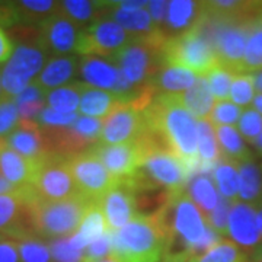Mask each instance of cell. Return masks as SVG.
I'll return each instance as SVG.
<instances>
[{
    "label": "cell",
    "instance_id": "1",
    "mask_svg": "<svg viewBox=\"0 0 262 262\" xmlns=\"http://www.w3.org/2000/svg\"><path fill=\"white\" fill-rule=\"evenodd\" d=\"M147 127L159 131L191 173L198 169L196 120L179 101V94H159L143 111Z\"/></svg>",
    "mask_w": 262,
    "mask_h": 262
},
{
    "label": "cell",
    "instance_id": "2",
    "mask_svg": "<svg viewBox=\"0 0 262 262\" xmlns=\"http://www.w3.org/2000/svg\"><path fill=\"white\" fill-rule=\"evenodd\" d=\"M156 219L165 232L166 241H178L188 246L191 262L223 239L207 225L206 217L188 195L187 189L172 192Z\"/></svg>",
    "mask_w": 262,
    "mask_h": 262
},
{
    "label": "cell",
    "instance_id": "3",
    "mask_svg": "<svg viewBox=\"0 0 262 262\" xmlns=\"http://www.w3.org/2000/svg\"><path fill=\"white\" fill-rule=\"evenodd\" d=\"M94 203L96 201H89L83 196L64 201H48L39 198L29 187L31 223L34 233L46 241L75 236Z\"/></svg>",
    "mask_w": 262,
    "mask_h": 262
},
{
    "label": "cell",
    "instance_id": "4",
    "mask_svg": "<svg viewBox=\"0 0 262 262\" xmlns=\"http://www.w3.org/2000/svg\"><path fill=\"white\" fill-rule=\"evenodd\" d=\"M113 253L125 262H160L166 236L156 215H137L120 230L110 232Z\"/></svg>",
    "mask_w": 262,
    "mask_h": 262
},
{
    "label": "cell",
    "instance_id": "5",
    "mask_svg": "<svg viewBox=\"0 0 262 262\" xmlns=\"http://www.w3.org/2000/svg\"><path fill=\"white\" fill-rule=\"evenodd\" d=\"M166 39L168 38L160 31L149 37L133 38L110 61L117 64L133 86L140 88L150 84L151 79L166 64L162 54V47Z\"/></svg>",
    "mask_w": 262,
    "mask_h": 262
},
{
    "label": "cell",
    "instance_id": "6",
    "mask_svg": "<svg viewBox=\"0 0 262 262\" xmlns=\"http://www.w3.org/2000/svg\"><path fill=\"white\" fill-rule=\"evenodd\" d=\"M191 170L172 151L151 150L144 155L139 170L127 179L133 188L165 189L169 192L184 191Z\"/></svg>",
    "mask_w": 262,
    "mask_h": 262
},
{
    "label": "cell",
    "instance_id": "7",
    "mask_svg": "<svg viewBox=\"0 0 262 262\" xmlns=\"http://www.w3.org/2000/svg\"><path fill=\"white\" fill-rule=\"evenodd\" d=\"M162 54L168 66L187 69L196 76H206L219 66L214 48L196 28L168 38L162 47Z\"/></svg>",
    "mask_w": 262,
    "mask_h": 262
},
{
    "label": "cell",
    "instance_id": "8",
    "mask_svg": "<svg viewBox=\"0 0 262 262\" xmlns=\"http://www.w3.org/2000/svg\"><path fill=\"white\" fill-rule=\"evenodd\" d=\"M48 58L50 56L38 42V37L34 41H24L15 46L13 54L2 70L5 96L15 99L34 83Z\"/></svg>",
    "mask_w": 262,
    "mask_h": 262
},
{
    "label": "cell",
    "instance_id": "9",
    "mask_svg": "<svg viewBox=\"0 0 262 262\" xmlns=\"http://www.w3.org/2000/svg\"><path fill=\"white\" fill-rule=\"evenodd\" d=\"M29 187L39 198L48 201H64L82 196L69 168L67 156L58 153H47L37 160V169Z\"/></svg>",
    "mask_w": 262,
    "mask_h": 262
},
{
    "label": "cell",
    "instance_id": "10",
    "mask_svg": "<svg viewBox=\"0 0 262 262\" xmlns=\"http://www.w3.org/2000/svg\"><path fill=\"white\" fill-rule=\"evenodd\" d=\"M69 168L80 195L89 201H99L120 181L106 170L92 150L67 156Z\"/></svg>",
    "mask_w": 262,
    "mask_h": 262
},
{
    "label": "cell",
    "instance_id": "11",
    "mask_svg": "<svg viewBox=\"0 0 262 262\" xmlns=\"http://www.w3.org/2000/svg\"><path fill=\"white\" fill-rule=\"evenodd\" d=\"M133 37L111 18L103 16L82 31L77 54L111 60L130 42Z\"/></svg>",
    "mask_w": 262,
    "mask_h": 262
},
{
    "label": "cell",
    "instance_id": "12",
    "mask_svg": "<svg viewBox=\"0 0 262 262\" xmlns=\"http://www.w3.org/2000/svg\"><path fill=\"white\" fill-rule=\"evenodd\" d=\"M147 131L144 113L130 103H124L103 120L99 143L122 144L137 141Z\"/></svg>",
    "mask_w": 262,
    "mask_h": 262
},
{
    "label": "cell",
    "instance_id": "13",
    "mask_svg": "<svg viewBox=\"0 0 262 262\" xmlns=\"http://www.w3.org/2000/svg\"><path fill=\"white\" fill-rule=\"evenodd\" d=\"M82 37V29L63 16L60 12L38 27V42L48 56H70L77 53Z\"/></svg>",
    "mask_w": 262,
    "mask_h": 262
},
{
    "label": "cell",
    "instance_id": "14",
    "mask_svg": "<svg viewBox=\"0 0 262 262\" xmlns=\"http://www.w3.org/2000/svg\"><path fill=\"white\" fill-rule=\"evenodd\" d=\"M0 233L10 239L34 233L31 223L29 187L18 188L13 192L0 195Z\"/></svg>",
    "mask_w": 262,
    "mask_h": 262
},
{
    "label": "cell",
    "instance_id": "15",
    "mask_svg": "<svg viewBox=\"0 0 262 262\" xmlns=\"http://www.w3.org/2000/svg\"><path fill=\"white\" fill-rule=\"evenodd\" d=\"M92 151L99 158L106 170L118 181L131 178L144 159V147L140 140L122 144H102L98 143Z\"/></svg>",
    "mask_w": 262,
    "mask_h": 262
},
{
    "label": "cell",
    "instance_id": "16",
    "mask_svg": "<svg viewBox=\"0 0 262 262\" xmlns=\"http://www.w3.org/2000/svg\"><path fill=\"white\" fill-rule=\"evenodd\" d=\"M227 236L248 256L262 248L258 215L252 204L236 200L232 206L227 223Z\"/></svg>",
    "mask_w": 262,
    "mask_h": 262
},
{
    "label": "cell",
    "instance_id": "17",
    "mask_svg": "<svg viewBox=\"0 0 262 262\" xmlns=\"http://www.w3.org/2000/svg\"><path fill=\"white\" fill-rule=\"evenodd\" d=\"M110 232L120 230L121 227L133 222L139 213L136 207L134 191L127 179L120 181L98 201Z\"/></svg>",
    "mask_w": 262,
    "mask_h": 262
},
{
    "label": "cell",
    "instance_id": "18",
    "mask_svg": "<svg viewBox=\"0 0 262 262\" xmlns=\"http://www.w3.org/2000/svg\"><path fill=\"white\" fill-rule=\"evenodd\" d=\"M77 72L82 79L80 82L110 92H115L122 75L113 61L94 56H80Z\"/></svg>",
    "mask_w": 262,
    "mask_h": 262
},
{
    "label": "cell",
    "instance_id": "19",
    "mask_svg": "<svg viewBox=\"0 0 262 262\" xmlns=\"http://www.w3.org/2000/svg\"><path fill=\"white\" fill-rule=\"evenodd\" d=\"M203 18V2L192 0H173L169 2L166 22L160 32L166 38L182 35L196 28Z\"/></svg>",
    "mask_w": 262,
    "mask_h": 262
},
{
    "label": "cell",
    "instance_id": "20",
    "mask_svg": "<svg viewBox=\"0 0 262 262\" xmlns=\"http://www.w3.org/2000/svg\"><path fill=\"white\" fill-rule=\"evenodd\" d=\"M5 143L20 156L37 162L48 153L44 134L37 122L20 120L16 130L5 139Z\"/></svg>",
    "mask_w": 262,
    "mask_h": 262
},
{
    "label": "cell",
    "instance_id": "21",
    "mask_svg": "<svg viewBox=\"0 0 262 262\" xmlns=\"http://www.w3.org/2000/svg\"><path fill=\"white\" fill-rule=\"evenodd\" d=\"M79 69V58L75 54L70 56H53L37 76L34 83L42 91H53L69 84L75 79Z\"/></svg>",
    "mask_w": 262,
    "mask_h": 262
},
{
    "label": "cell",
    "instance_id": "22",
    "mask_svg": "<svg viewBox=\"0 0 262 262\" xmlns=\"http://www.w3.org/2000/svg\"><path fill=\"white\" fill-rule=\"evenodd\" d=\"M37 169V162L20 156L2 141L0 144V175L15 188L29 187Z\"/></svg>",
    "mask_w": 262,
    "mask_h": 262
},
{
    "label": "cell",
    "instance_id": "23",
    "mask_svg": "<svg viewBox=\"0 0 262 262\" xmlns=\"http://www.w3.org/2000/svg\"><path fill=\"white\" fill-rule=\"evenodd\" d=\"M115 20L133 38L149 37L159 31L150 16L147 8L143 9H124L117 6L115 2H106V15Z\"/></svg>",
    "mask_w": 262,
    "mask_h": 262
},
{
    "label": "cell",
    "instance_id": "24",
    "mask_svg": "<svg viewBox=\"0 0 262 262\" xmlns=\"http://www.w3.org/2000/svg\"><path fill=\"white\" fill-rule=\"evenodd\" d=\"M124 103L125 102L117 94L86 84L80 98L79 114L91 118L105 120Z\"/></svg>",
    "mask_w": 262,
    "mask_h": 262
},
{
    "label": "cell",
    "instance_id": "25",
    "mask_svg": "<svg viewBox=\"0 0 262 262\" xmlns=\"http://www.w3.org/2000/svg\"><path fill=\"white\" fill-rule=\"evenodd\" d=\"M58 12L83 31L106 15V2L66 0L58 3Z\"/></svg>",
    "mask_w": 262,
    "mask_h": 262
},
{
    "label": "cell",
    "instance_id": "26",
    "mask_svg": "<svg viewBox=\"0 0 262 262\" xmlns=\"http://www.w3.org/2000/svg\"><path fill=\"white\" fill-rule=\"evenodd\" d=\"M198 76L182 67L165 64L150 82L156 95L182 94L195 83Z\"/></svg>",
    "mask_w": 262,
    "mask_h": 262
},
{
    "label": "cell",
    "instance_id": "27",
    "mask_svg": "<svg viewBox=\"0 0 262 262\" xmlns=\"http://www.w3.org/2000/svg\"><path fill=\"white\" fill-rule=\"evenodd\" d=\"M179 101L195 120H208L215 103L204 76H198L195 83L179 94Z\"/></svg>",
    "mask_w": 262,
    "mask_h": 262
},
{
    "label": "cell",
    "instance_id": "28",
    "mask_svg": "<svg viewBox=\"0 0 262 262\" xmlns=\"http://www.w3.org/2000/svg\"><path fill=\"white\" fill-rule=\"evenodd\" d=\"M58 3L53 0H20L12 2L16 25L38 28L42 22L58 12Z\"/></svg>",
    "mask_w": 262,
    "mask_h": 262
},
{
    "label": "cell",
    "instance_id": "29",
    "mask_svg": "<svg viewBox=\"0 0 262 262\" xmlns=\"http://www.w3.org/2000/svg\"><path fill=\"white\" fill-rule=\"evenodd\" d=\"M196 147H198V170L207 173L220 159L215 131L208 120H196Z\"/></svg>",
    "mask_w": 262,
    "mask_h": 262
},
{
    "label": "cell",
    "instance_id": "30",
    "mask_svg": "<svg viewBox=\"0 0 262 262\" xmlns=\"http://www.w3.org/2000/svg\"><path fill=\"white\" fill-rule=\"evenodd\" d=\"M239 170V195L237 200L248 204H256L262 200V170L251 159L237 163Z\"/></svg>",
    "mask_w": 262,
    "mask_h": 262
},
{
    "label": "cell",
    "instance_id": "31",
    "mask_svg": "<svg viewBox=\"0 0 262 262\" xmlns=\"http://www.w3.org/2000/svg\"><path fill=\"white\" fill-rule=\"evenodd\" d=\"M105 233H110L106 220L103 217V213L102 210H101V207H99V204L94 203L91 206V208L88 210L86 215H84L79 232L75 236H72L70 241H72V244L75 245L79 251L84 252V249H86L88 245Z\"/></svg>",
    "mask_w": 262,
    "mask_h": 262
},
{
    "label": "cell",
    "instance_id": "32",
    "mask_svg": "<svg viewBox=\"0 0 262 262\" xmlns=\"http://www.w3.org/2000/svg\"><path fill=\"white\" fill-rule=\"evenodd\" d=\"M214 131L222 158H226L236 163L251 159L249 149L246 147L244 137L241 136L239 130H236L232 125H215Z\"/></svg>",
    "mask_w": 262,
    "mask_h": 262
},
{
    "label": "cell",
    "instance_id": "33",
    "mask_svg": "<svg viewBox=\"0 0 262 262\" xmlns=\"http://www.w3.org/2000/svg\"><path fill=\"white\" fill-rule=\"evenodd\" d=\"M86 83L73 82L61 88L46 92V105L58 113L76 114L79 113L80 98L83 94Z\"/></svg>",
    "mask_w": 262,
    "mask_h": 262
},
{
    "label": "cell",
    "instance_id": "34",
    "mask_svg": "<svg viewBox=\"0 0 262 262\" xmlns=\"http://www.w3.org/2000/svg\"><path fill=\"white\" fill-rule=\"evenodd\" d=\"M188 195L195 203V206L201 210L204 217L214 210L220 198L214 187V182L208 177V173L196 175L188 185Z\"/></svg>",
    "mask_w": 262,
    "mask_h": 262
},
{
    "label": "cell",
    "instance_id": "35",
    "mask_svg": "<svg viewBox=\"0 0 262 262\" xmlns=\"http://www.w3.org/2000/svg\"><path fill=\"white\" fill-rule=\"evenodd\" d=\"M213 179L215 187L219 188L220 194L226 200L236 201L239 195V170L237 163L232 160L222 158L213 168Z\"/></svg>",
    "mask_w": 262,
    "mask_h": 262
},
{
    "label": "cell",
    "instance_id": "36",
    "mask_svg": "<svg viewBox=\"0 0 262 262\" xmlns=\"http://www.w3.org/2000/svg\"><path fill=\"white\" fill-rule=\"evenodd\" d=\"M259 70H262V9L256 13L249 25L242 73H255Z\"/></svg>",
    "mask_w": 262,
    "mask_h": 262
},
{
    "label": "cell",
    "instance_id": "37",
    "mask_svg": "<svg viewBox=\"0 0 262 262\" xmlns=\"http://www.w3.org/2000/svg\"><path fill=\"white\" fill-rule=\"evenodd\" d=\"M18 246L20 262H54L48 241L31 233L13 239Z\"/></svg>",
    "mask_w": 262,
    "mask_h": 262
},
{
    "label": "cell",
    "instance_id": "38",
    "mask_svg": "<svg viewBox=\"0 0 262 262\" xmlns=\"http://www.w3.org/2000/svg\"><path fill=\"white\" fill-rule=\"evenodd\" d=\"M18 105L20 120L37 122L38 115L47 106L46 105V91L38 88L37 84H29L28 88L15 98Z\"/></svg>",
    "mask_w": 262,
    "mask_h": 262
},
{
    "label": "cell",
    "instance_id": "39",
    "mask_svg": "<svg viewBox=\"0 0 262 262\" xmlns=\"http://www.w3.org/2000/svg\"><path fill=\"white\" fill-rule=\"evenodd\" d=\"M192 262H249V256L229 239H220L204 255Z\"/></svg>",
    "mask_w": 262,
    "mask_h": 262
},
{
    "label": "cell",
    "instance_id": "40",
    "mask_svg": "<svg viewBox=\"0 0 262 262\" xmlns=\"http://www.w3.org/2000/svg\"><path fill=\"white\" fill-rule=\"evenodd\" d=\"M207 84L208 89L213 95L217 102L220 101H229V95H230V86L233 82L234 73H232L230 70H227L222 66H215L214 69H211L206 76Z\"/></svg>",
    "mask_w": 262,
    "mask_h": 262
},
{
    "label": "cell",
    "instance_id": "41",
    "mask_svg": "<svg viewBox=\"0 0 262 262\" xmlns=\"http://www.w3.org/2000/svg\"><path fill=\"white\" fill-rule=\"evenodd\" d=\"M230 101L241 106L251 105L255 98V86H253L252 73H237L234 75L233 82L230 86Z\"/></svg>",
    "mask_w": 262,
    "mask_h": 262
},
{
    "label": "cell",
    "instance_id": "42",
    "mask_svg": "<svg viewBox=\"0 0 262 262\" xmlns=\"http://www.w3.org/2000/svg\"><path fill=\"white\" fill-rule=\"evenodd\" d=\"M20 122V114L15 99L3 98L0 101V140L10 136Z\"/></svg>",
    "mask_w": 262,
    "mask_h": 262
},
{
    "label": "cell",
    "instance_id": "43",
    "mask_svg": "<svg viewBox=\"0 0 262 262\" xmlns=\"http://www.w3.org/2000/svg\"><path fill=\"white\" fill-rule=\"evenodd\" d=\"M242 110L232 101H220L214 103V108L208 117V121L213 125H232L237 124Z\"/></svg>",
    "mask_w": 262,
    "mask_h": 262
},
{
    "label": "cell",
    "instance_id": "44",
    "mask_svg": "<svg viewBox=\"0 0 262 262\" xmlns=\"http://www.w3.org/2000/svg\"><path fill=\"white\" fill-rule=\"evenodd\" d=\"M102 124L103 120L79 115V118L70 127L73 128V131H75L79 137H82L84 141H88L89 144L95 146V144L99 143L101 131H102Z\"/></svg>",
    "mask_w": 262,
    "mask_h": 262
},
{
    "label": "cell",
    "instance_id": "45",
    "mask_svg": "<svg viewBox=\"0 0 262 262\" xmlns=\"http://www.w3.org/2000/svg\"><path fill=\"white\" fill-rule=\"evenodd\" d=\"M237 128L244 139L252 143L262 133V115L256 113L253 108H246L241 114V118L237 121Z\"/></svg>",
    "mask_w": 262,
    "mask_h": 262
},
{
    "label": "cell",
    "instance_id": "46",
    "mask_svg": "<svg viewBox=\"0 0 262 262\" xmlns=\"http://www.w3.org/2000/svg\"><path fill=\"white\" fill-rule=\"evenodd\" d=\"M234 201L226 200V198H220L219 204L214 210L206 217L207 225L210 226L215 233H219L222 237L227 236V223H229V214L233 206Z\"/></svg>",
    "mask_w": 262,
    "mask_h": 262
},
{
    "label": "cell",
    "instance_id": "47",
    "mask_svg": "<svg viewBox=\"0 0 262 262\" xmlns=\"http://www.w3.org/2000/svg\"><path fill=\"white\" fill-rule=\"evenodd\" d=\"M48 244L54 262H80L83 259V252L72 244L70 237L48 241Z\"/></svg>",
    "mask_w": 262,
    "mask_h": 262
},
{
    "label": "cell",
    "instance_id": "48",
    "mask_svg": "<svg viewBox=\"0 0 262 262\" xmlns=\"http://www.w3.org/2000/svg\"><path fill=\"white\" fill-rule=\"evenodd\" d=\"M113 255L111 233H105L86 246L82 262H96Z\"/></svg>",
    "mask_w": 262,
    "mask_h": 262
},
{
    "label": "cell",
    "instance_id": "49",
    "mask_svg": "<svg viewBox=\"0 0 262 262\" xmlns=\"http://www.w3.org/2000/svg\"><path fill=\"white\" fill-rule=\"evenodd\" d=\"M80 114H69V113H58L51 108H44L41 114L38 115L37 124L39 127H69L79 118Z\"/></svg>",
    "mask_w": 262,
    "mask_h": 262
},
{
    "label": "cell",
    "instance_id": "50",
    "mask_svg": "<svg viewBox=\"0 0 262 262\" xmlns=\"http://www.w3.org/2000/svg\"><path fill=\"white\" fill-rule=\"evenodd\" d=\"M168 6L169 2H149L147 5V10H149L150 16L153 19L155 25L158 27V29H162V27L166 22V16H168Z\"/></svg>",
    "mask_w": 262,
    "mask_h": 262
},
{
    "label": "cell",
    "instance_id": "51",
    "mask_svg": "<svg viewBox=\"0 0 262 262\" xmlns=\"http://www.w3.org/2000/svg\"><path fill=\"white\" fill-rule=\"evenodd\" d=\"M0 262H20L16 242L6 236L0 241Z\"/></svg>",
    "mask_w": 262,
    "mask_h": 262
},
{
    "label": "cell",
    "instance_id": "52",
    "mask_svg": "<svg viewBox=\"0 0 262 262\" xmlns=\"http://www.w3.org/2000/svg\"><path fill=\"white\" fill-rule=\"evenodd\" d=\"M13 50H15L13 41L8 37L5 29L0 27V64L9 61V58L13 54Z\"/></svg>",
    "mask_w": 262,
    "mask_h": 262
},
{
    "label": "cell",
    "instance_id": "53",
    "mask_svg": "<svg viewBox=\"0 0 262 262\" xmlns=\"http://www.w3.org/2000/svg\"><path fill=\"white\" fill-rule=\"evenodd\" d=\"M18 188H15L10 182H8L6 179L3 178L2 175H0V195L2 194H9V192H13V191H16Z\"/></svg>",
    "mask_w": 262,
    "mask_h": 262
},
{
    "label": "cell",
    "instance_id": "54",
    "mask_svg": "<svg viewBox=\"0 0 262 262\" xmlns=\"http://www.w3.org/2000/svg\"><path fill=\"white\" fill-rule=\"evenodd\" d=\"M252 77H253V86H255V91H256L258 94H262V70L252 73Z\"/></svg>",
    "mask_w": 262,
    "mask_h": 262
},
{
    "label": "cell",
    "instance_id": "55",
    "mask_svg": "<svg viewBox=\"0 0 262 262\" xmlns=\"http://www.w3.org/2000/svg\"><path fill=\"white\" fill-rule=\"evenodd\" d=\"M253 208L256 211V215H258V226H259V232H261V237H262V200L258 201L256 204H253Z\"/></svg>",
    "mask_w": 262,
    "mask_h": 262
},
{
    "label": "cell",
    "instance_id": "56",
    "mask_svg": "<svg viewBox=\"0 0 262 262\" xmlns=\"http://www.w3.org/2000/svg\"><path fill=\"white\" fill-rule=\"evenodd\" d=\"M252 106L256 113H259L262 115V94L255 95V98H253L252 101Z\"/></svg>",
    "mask_w": 262,
    "mask_h": 262
},
{
    "label": "cell",
    "instance_id": "57",
    "mask_svg": "<svg viewBox=\"0 0 262 262\" xmlns=\"http://www.w3.org/2000/svg\"><path fill=\"white\" fill-rule=\"evenodd\" d=\"M251 144L255 147V151H256L259 156H262V133L252 141V143H251Z\"/></svg>",
    "mask_w": 262,
    "mask_h": 262
},
{
    "label": "cell",
    "instance_id": "58",
    "mask_svg": "<svg viewBox=\"0 0 262 262\" xmlns=\"http://www.w3.org/2000/svg\"><path fill=\"white\" fill-rule=\"evenodd\" d=\"M249 262H262V248H259L256 252H253L249 256Z\"/></svg>",
    "mask_w": 262,
    "mask_h": 262
},
{
    "label": "cell",
    "instance_id": "59",
    "mask_svg": "<svg viewBox=\"0 0 262 262\" xmlns=\"http://www.w3.org/2000/svg\"><path fill=\"white\" fill-rule=\"evenodd\" d=\"M96 262H125L122 261V259H120L117 255H110V256H106V258H103V259H101V261H96Z\"/></svg>",
    "mask_w": 262,
    "mask_h": 262
},
{
    "label": "cell",
    "instance_id": "60",
    "mask_svg": "<svg viewBox=\"0 0 262 262\" xmlns=\"http://www.w3.org/2000/svg\"><path fill=\"white\" fill-rule=\"evenodd\" d=\"M2 70H3V67L0 66V101L3 99V98H6L5 94H3V84H2Z\"/></svg>",
    "mask_w": 262,
    "mask_h": 262
},
{
    "label": "cell",
    "instance_id": "61",
    "mask_svg": "<svg viewBox=\"0 0 262 262\" xmlns=\"http://www.w3.org/2000/svg\"><path fill=\"white\" fill-rule=\"evenodd\" d=\"M3 237H5V236H3V234L0 233V241H2V239H3Z\"/></svg>",
    "mask_w": 262,
    "mask_h": 262
},
{
    "label": "cell",
    "instance_id": "62",
    "mask_svg": "<svg viewBox=\"0 0 262 262\" xmlns=\"http://www.w3.org/2000/svg\"><path fill=\"white\" fill-rule=\"evenodd\" d=\"M2 141H3V140H0V144H2Z\"/></svg>",
    "mask_w": 262,
    "mask_h": 262
},
{
    "label": "cell",
    "instance_id": "63",
    "mask_svg": "<svg viewBox=\"0 0 262 262\" xmlns=\"http://www.w3.org/2000/svg\"><path fill=\"white\" fill-rule=\"evenodd\" d=\"M80 262H82V261H80Z\"/></svg>",
    "mask_w": 262,
    "mask_h": 262
},
{
    "label": "cell",
    "instance_id": "64",
    "mask_svg": "<svg viewBox=\"0 0 262 262\" xmlns=\"http://www.w3.org/2000/svg\"><path fill=\"white\" fill-rule=\"evenodd\" d=\"M261 170H262V169H261Z\"/></svg>",
    "mask_w": 262,
    "mask_h": 262
}]
</instances>
